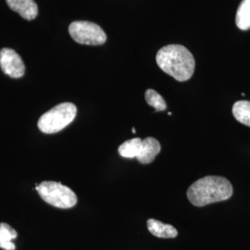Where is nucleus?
Returning a JSON list of instances; mask_svg holds the SVG:
<instances>
[{
  "instance_id": "f257e3e1",
  "label": "nucleus",
  "mask_w": 250,
  "mask_h": 250,
  "mask_svg": "<svg viewBox=\"0 0 250 250\" xmlns=\"http://www.w3.org/2000/svg\"><path fill=\"white\" fill-rule=\"evenodd\" d=\"M156 62L163 72L179 82L189 80L195 72V59L184 45L163 46L157 53Z\"/></svg>"
},
{
  "instance_id": "f03ea898",
  "label": "nucleus",
  "mask_w": 250,
  "mask_h": 250,
  "mask_svg": "<svg viewBox=\"0 0 250 250\" xmlns=\"http://www.w3.org/2000/svg\"><path fill=\"white\" fill-rule=\"evenodd\" d=\"M232 195V184L222 176H206L198 179L188 190L189 201L197 207L224 201Z\"/></svg>"
},
{
  "instance_id": "7ed1b4c3",
  "label": "nucleus",
  "mask_w": 250,
  "mask_h": 250,
  "mask_svg": "<svg viewBox=\"0 0 250 250\" xmlns=\"http://www.w3.org/2000/svg\"><path fill=\"white\" fill-rule=\"evenodd\" d=\"M77 114L76 106L70 102L57 105L38 121V128L44 134H56L72 124Z\"/></svg>"
},
{
  "instance_id": "20e7f679",
  "label": "nucleus",
  "mask_w": 250,
  "mask_h": 250,
  "mask_svg": "<svg viewBox=\"0 0 250 250\" xmlns=\"http://www.w3.org/2000/svg\"><path fill=\"white\" fill-rule=\"evenodd\" d=\"M161 144L153 138L146 137L144 140L139 137L125 141L119 146V154L126 159L136 158L142 164H149L161 152Z\"/></svg>"
},
{
  "instance_id": "39448f33",
  "label": "nucleus",
  "mask_w": 250,
  "mask_h": 250,
  "mask_svg": "<svg viewBox=\"0 0 250 250\" xmlns=\"http://www.w3.org/2000/svg\"><path fill=\"white\" fill-rule=\"evenodd\" d=\"M36 190L45 202L59 208H70L77 203V197L72 189L58 182H42Z\"/></svg>"
},
{
  "instance_id": "423d86ee",
  "label": "nucleus",
  "mask_w": 250,
  "mask_h": 250,
  "mask_svg": "<svg viewBox=\"0 0 250 250\" xmlns=\"http://www.w3.org/2000/svg\"><path fill=\"white\" fill-rule=\"evenodd\" d=\"M69 33L72 39L81 45H100L107 41L103 29L91 21H73L69 26Z\"/></svg>"
},
{
  "instance_id": "0eeeda50",
  "label": "nucleus",
  "mask_w": 250,
  "mask_h": 250,
  "mask_svg": "<svg viewBox=\"0 0 250 250\" xmlns=\"http://www.w3.org/2000/svg\"><path fill=\"white\" fill-rule=\"evenodd\" d=\"M0 67L5 74L14 79L21 78L25 72V66L21 58L11 48H2L0 50Z\"/></svg>"
},
{
  "instance_id": "6e6552de",
  "label": "nucleus",
  "mask_w": 250,
  "mask_h": 250,
  "mask_svg": "<svg viewBox=\"0 0 250 250\" xmlns=\"http://www.w3.org/2000/svg\"><path fill=\"white\" fill-rule=\"evenodd\" d=\"M6 2L21 18L33 21L37 17L38 7L35 0H6Z\"/></svg>"
},
{
  "instance_id": "1a4fd4ad",
  "label": "nucleus",
  "mask_w": 250,
  "mask_h": 250,
  "mask_svg": "<svg viewBox=\"0 0 250 250\" xmlns=\"http://www.w3.org/2000/svg\"><path fill=\"white\" fill-rule=\"evenodd\" d=\"M147 229L153 235L160 238H174L177 236V230L170 224H165L155 219L147 221Z\"/></svg>"
},
{
  "instance_id": "9d476101",
  "label": "nucleus",
  "mask_w": 250,
  "mask_h": 250,
  "mask_svg": "<svg viewBox=\"0 0 250 250\" xmlns=\"http://www.w3.org/2000/svg\"><path fill=\"white\" fill-rule=\"evenodd\" d=\"M17 237V232L5 223L0 224V249L4 250H15V244L12 242Z\"/></svg>"
},
{
  "instance_id": "9b49d317",
  "label": "nucleus",
  "mask_w": 250,
  "mask_h": 250,
  "mask_svg": "<svg viewBox=\"0 0 250 250\" xmlns=\"http://www.w3.org/2000/svg\"><path fill=\"white\" fill-rule=\"evenodd\" d=\"M236 26L246 31L250 29V0H243L236 12Z\"/></svg>"
},
{
  "instance_id": "f8f14e48",
  "label": "nucleus",
  "mask_w": 250,
  "mask_h": 250,
  "mask_svg": "<svg viewBox=\"0 0 250 250\" xmlns=\"http://www.w3.org/2000/svg\"><path fill=\"white\" fill-rule=\"evenodd\" d=\"M232 114L236 121L250 127V101L241 100L234 103Z\"/></svg>"
},
{
  "instance_id": "ddd939ff",
  "label": "nucleus",
  "mask_w": 250,
  "mask_h": 250,
  "mask_svg": "<svg viewBox=\"0 0 250 250\" xmlns=\"http://www.w3.org/2000/svg\"><path fill=\"white\" fill-rule=\"evenodd\" d=\"M145 98L146 103L154 107L157 111H163L167 108V105L164 99L161 95L153 89H147L146 91Z\"/></svg>"
},
{
  "instance_id": "4468645a",
  "label": "nucleus",
  "mask_w": 250,
  "mask_h": 250,
  "mask_svg": "<svg viewBox=\"0 0 250 250\" xmlns=\"http://www.w3.org/2000/svg\"><path fill=\"white\" fill-rule=\"evenodd\" d=\"M132 132L134 133V134H135L136 133V130H135V128H133V130H132Z\"/></svg>"
}]
</instances>
